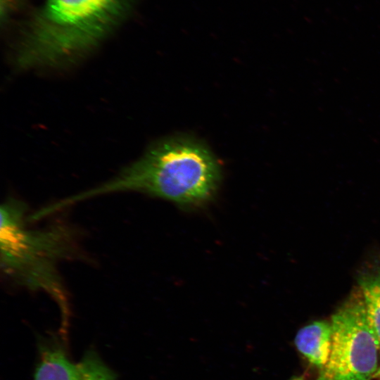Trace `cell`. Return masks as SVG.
<instances>
[{
    "instance_id": "cell-8",
    "label": "cell",
    "mask_w": 380,
    "mask_h": 380,
    "mask_svg": "<svg viewBox=\"0 0 380 380\" xmlns=\"http://www.w3.org/2000/svg\"><path fill=\"white\" fill-rule=\"evenodd\" d=\"M14 0H1V14L3 18L4 15H7L8 11L11 8V5Z\"/></svg>"
},
{
    "instance_id": "cell-2",
    "label": "cell",
    "mask_w": 380,
    "mask_h": 380,
    "mask_svg": "<svg viewBox=\"0 0 380 380\" xmlns=\"http://www.w3.org/2000/svg\"><path fill=\"white\" fill-rule=\"evenodd\" d=\"M128 0H46L15 56L21 70L70 65L95 48L126 13Z\"/></svg>"
},
{
    "instance_id": "cell-5",
    "label": "cell",
    "mask_w": 380,
    "mask_h": 380,
    "mask_svg": "<svg viewBox=\"0 0 380 380\" xmlns=\"http://www.w3.org/2000/svg\"><path fill=\"white\" fill-rule=\"evenodd\" d=\"M64 344L66 341L57 336L40 340L34 380H116V374L95 351H87L75 362Z\"/></svg>"
},
{
    "instance_id": "cell-10",
    "label": "cell",
    "mask_w": 380,
    "mask_h": 380,
    "mask_svg": "<svg viewBox=\"0 0 380 380\" xmlns=\"http://www.w3.org/2000/svg\"><path fill=\"white\" fill-rule=\"evenodd\" d=\"M373 380H380V366L374 376Z\"/></svg>"
},
{
    "instance_id": "cell-3",
    "label": "cell",
    "mask_w": 380,
    "mask_h": 380,
    "mask_svg": "<svg viewBox=\"0 0 380 380\" xmlns=\"http://www.w3.org/2000/svg\"><path fill=\"white\" fill-rule=\"evenodd\" d=\"M26 207L6 201L1 207V269L5 277L33 291L49 295L61 313V335L67 339L70 307L58 264L73 250L72 233L63 225L28 226Z\"/></svg>"
},
{
    "instance_id": "cell-6",
    "label": "cell",
    "mask_w": 380,
    "mask_h": 380,
    "mask_svg": "<svg viewBox=\"0 0 380 380\" xmlns=\"http://www.w3.org/2000/svg\"><path fill=\"white\" fill-rule=\"evenodd\" d=\"M333 329L330 321L318 320L300 328L294 338L297 350L319 371L331 353Z\"/></svg>"
},
{
    "instance_id": "cell-1",
    "label": "cell",
    "mask_w": 380,
    "mask_h": 380,
    "mask_svg": "<svg viewBox=\"0 0 380 380\" xmlns=\"http://www.w3.org/2000/svg\"><path fill=\"white\" fill-rule=\"evenodd\" d=\"M222 178L221 165L202 141L174 136L151 144L136 161L117 176L94 188L58 201L61 209L106 194L136 191L191 209L208 204Z\"/></svg>"
},
{
    "instance_id": "cell-9",
    "label": "cell",
    "mask_w": 380,
    "mask_h": 380,
    "mask_svg": "<svg viewBox=\"0 0 380 380\" xmlns=\"http://www.w3.org/2000/svg\"><path fill=\"white\" fill-rule=\"evenodd\" d=\"M289 380H306V379L303 376H294Z\"/></svg>"
},
{
    "instance_id": "cell-4",
    "label": "cell",
    "mask_w": 380,
    "mask_h": 380,
    "mask_svg": "<svg viewBox=\"0 0 380 380\" xmlns=\"http://www.w3.org/2000/svg\"><path fill=\"white\" fill-rule=\"evenodd\" d=\"M330 322L331 353L317 380H373L380 366V351L359 288L332 315Z\"/></svg>"
},
{
    "instance_id": "cell-7",
    "label": "cell",
    "mask_w": 380,
    "mask_h": 380,
    "mask_svg": "<svg viewBox=\"0 0 380 380\" xmlns=\"http://www.w3.org/2000/svg\"><path fill=\"white\" fill-rule=\"evenodd\" d=\"M358 283L367 322L380 351V267L362 274Z\"/></svg>"
}]
</instances>
